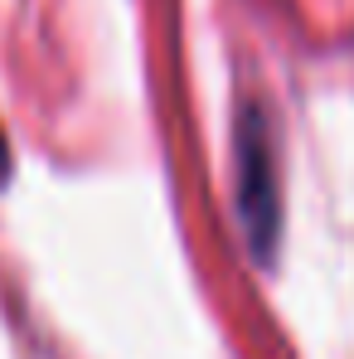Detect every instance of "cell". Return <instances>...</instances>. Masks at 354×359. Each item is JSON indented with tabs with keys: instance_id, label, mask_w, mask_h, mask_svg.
Here are the masks:
<instances>
[{
	"instance_id": "cell-1",
	"label": "cell",
	"mask_w": 354,
	"mask_h": 359,
	"mask_svg": "<svg viewBox=\"0 0 354 359\" xmlns=\"http://www.w3.org/2000/svg\"><path fill=\"white\" fill-rule=\"evenodd\" d=\"M233 189H238V219L247 229V243L257 257L277 248L282 229V199H277V151H272V126L262 112L243 107L233 131Z\"/></svg>"
},
{
	"instance_id": "cell-2",
	"label": "cell",
	"mask_w": 354,
	"mask_h": 359,
	"mask_svg": "<svg viewBox=\"0 0 354 359\" xmlns=\"http://www.w3.org/2000/svg\"><path fill=\"white\" fill-rule=\"evenodd\" d=\"M0 170H5V141H0Z\"/></svg>"
}]
</instances>
